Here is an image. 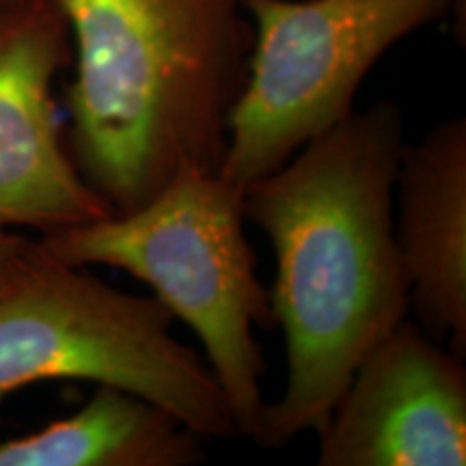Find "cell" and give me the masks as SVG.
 <instances>
[{
    "instance_id": "1",
    "label": "cell",
    "mask_w": 466,
    "mask_h": 466,
    "mask_svg": "<svg viewBox=\"0 0 466 466\" xmlns=\"http://www.w3.org/2000/svg\"><path fill=\"white\" fill-rule=\"evenodd\" d=\"M404 115L378 102L244 186V217L275 248L270 289L283 330L285 387L268 401L258 445L319 432L365 354L408 318L395 244Z\"/></svg>"
},
{
    "instance_id": "2",
    "label": "cell",
    "mask_w": 466,
    "mask_h": 466,
    "mask_svg": "<svg viewBox=\"0 0 466 466\" xmlns=\"http://www.w3.org/2000/svg\"><path fill=\"white\" fill-rule=\"evenodd\" d=\"M72 39L67 149L115 214L218 168L253 50L244 0H52Z\"/></svg>"
},
{
    "instance_id": "3",
    "label": "cell",
    "mask_w": 466,
    "mask_h": 466,
    "mask_svg": "<svg viewBox=\"0 0 466 466\" xmlns=\"http://www.w3.org/2000/svg\"><path fill=\"white\" fill-rule=\"evenodd\" d=\"M244 223V186L184 167L141 208L48 231L39 244L61 264L110 266L149 285L201 341L240 439L255 442L268 406L255 330L275 318Z\"/></svg>"
},
{
    "instance_id": "4",
    "label": "cell",
    "mask_w": 466,
    "mask_h": 466,
    "mask_svg": "<svg viewBox=\"0 0 466 466\" xmlns=\"http://www.w3.org/2000/svg\"><path fill=\"white\" fill-rule=\"evenodd\" d=\"M85 380L137 393L206 441L240 439L206 359L173 335L156 296L110 288L37 253L0 296V408L37 382Z\"/></svg>"
},
{
    "instance_id": "5",
    "label": "cell",
    "mask_w": 466,
    "mask_h": 466,
    "mask_svg": "<svg viewBox=\"0 0 466 466\" xmlns=\"http://www.w3.org/2000/svg\"><path fill=\"white\" fill-rule=\"evenodd\" d=\"M458 0H244L253 50L218 173L248 186L354 113L360 85Z\"/></svg>"
},
{
    "instance_id": "6",
    "label": "cell",
    "mask_w": 466,
    "mask_h": 466,
    "mask_svg": "<svg viewBox=\"0 0 466 466\" xmlns=\"http://www.w3.org/2000/svg\"><path fill=\"white\" fill-rule=\"evenodd\" d=\"M72 66L52 0L0 3V227L42 233L110 217L63 143L55 83Z\"/></svg>"
},
{
    "instance_id": "7",
    "label": "cell",
    "mask_w": 466,
    "mask_h": 466,
    "mask_svg": "<svg viewBox=\"0 0 466 466\" xmlns=\"http://www.w3.org/2000/svg\"><path fill=\"white\" fill-rule=\"evenodd\" d=\"M318 436L319 466H464L462 357L401 319L365 354Z\"/></svg>"
},
{
    "instance_id": "8",
    "label": "cell",
    "mask_w": 466,
    "mask_h": 466,
    "mask_svg": "<svg viewBox=\"0 0 466 466\" xmlns=\"http://www.w3.org/2000/svg\"><path fill=\"white\" fill-rule=\"evenodd\" d=\"M395 244L417 324L466 354V121L406 143L395 179Z\"/></svg>"
},
{
    "instance_id": "9",
    "label": "cell",
    "mask_w": 466,
    "mask_h": 466,
    "mask_svg": "<svg viewBox=\"0 0 466 466\" xmlns=\"http://www.w3.org/2000/svg\"><path fill=\"white\" fill-rule=\"evenodd\" d=\"M206 442L154 401L96 384L74 415L0 442V466H195Z\"/></svg>"
},
{
    "instance_id": "10",
    "label": "cell",
    "mask_w": 466,
    "mask_h": 466,
    "mask_svg": "<svg viewBox=\"0 0 466 466\" xmlns=\"http://www.w3.org/2000/svg\"><path fill=\"white\" fill-rule=\"evenodd\" d=\"M37 253V242L0 227V296L17 281Z\"/></svg>"
},
{
    "instance_id": "11",
    "label": "cell",
    "mask_w": 466,
    "mask_h": 466,
    "mask_svg": "<svg viewBox=\"0 0 466 466\" xmlns=\"http://www.w3.org/2000/svg\"><path fill=\"white\" fill-rule=\"evenodd\" d=\"M0 3H3V0H0Z\"/></svg>"
}]
</instances>
